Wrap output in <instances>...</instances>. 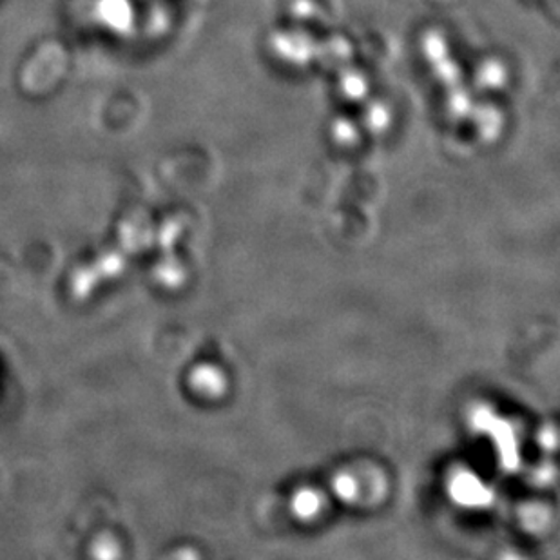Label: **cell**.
<instances>
[{"label":"cell","instance_id":"6da1fadb","mask_svg":"<svg viewBox=\"0 0 560 560\" xmlns=\"http://www.w3.org/2000/svg\"><path fill=\"white\" fill-rule=\"evenodd\" d=\"M96 15L113 32H127L131 27V5L127 0H101Z\"/></svg>","mask_w":560,"mask_h":560},{"label":"cell","instance_id":"7a4b0ae2","mask_svg":"<svg viewBox=\"0 0 560 560\" xmlns=\"http://www.w3.org/2000/svg\"><path fill=\"white\" fill-rule=\"evenodd\" d=\"M455 498L465 504H479L487 501V490L476 477L459 476L454 485Z\"/></svg>","mask_w":560,"mask_h":560},{"label":"cell","instance_id":"3957f363","mask_svg":"<svg viewBox=\"0 0 560 560\" xmlns=\"http://www.w3.org/2000/svg\"><path fill=\"white\" fill-rule=\"evenodd\" d=\"M294 508H296V512L303 517H308L312 513L317 512V508H319V499H317L316 493L305 492L298 493L296 501H294Z\"/></svg>","mask_w":560,"mask_h":560}]
</instances>
